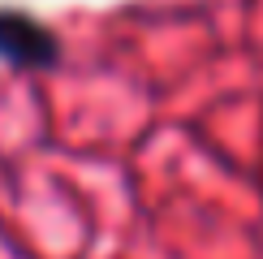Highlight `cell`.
Wrapping results in <instances>:
<instances>
[{
  "label": "cell",
  "mask_w": 263,
  "mask_h": 259,
  "mask_svg": "<svg viewBox=\"0 0 263 259\" xmlns=\"http://www.w3.org/2000/svg\"><path fill=\"white\" fill-rule=\"evenodd\" d=\"M0 61L26 73H43L61 65V39L35 13L0 9Z\"/></svg>",
  "instance_id": "1"
}]
</instances>
